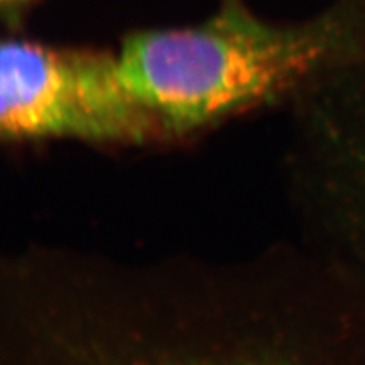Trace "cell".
I'll list each match as a JSON object with an SVG mask.
<instances>
[{
    "label": "cell",
    "instance_id": "obj_1",
    "mask_svg": "<svg viewBox=\"0 0 365 365\" xmlns=\"http://www.w3.org/2000/svg\"><path fill=\"white\" fill-rule=\"evenodd\" d=\"M119 61L162 130L198 128L318 73L365 67V0H338L300 25H274L224 0L197 26L134 34Z\"/></svg>",
    "mask_w": 365,
    "mask_h": 365
},
{
    "label": "cell",
    "instance_id": "obj_2",
    "mask_svg": "<svg viewBox=\"0 0 365 365\" xmlns=\"http://www.w3.org/2000/svg\"><path fill=\"white\" fill-rule=\"evenodd\" d=\"M0 128L13 140H139L162 130L119 55L9 40L0 51Z\"/></svg>",
    "mask_w": 365,
    "mask_h": 365
},
{
    "label": "cell",
    "instance_id": "obj_3",
    "mask_svg": "<svg viewBox=\"0 0 365 365\" xmlns=\"http://www.w3.org/2000/svg\"><path fill=\"white\" fill-rule=\"evenodd\" d=\"M4 2H11V4H14V2H20V0H4Z\"/></svg>",
    "mask_w": 365,
    "mask_h": 365
}]
</instances>
